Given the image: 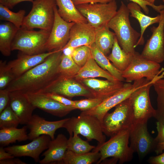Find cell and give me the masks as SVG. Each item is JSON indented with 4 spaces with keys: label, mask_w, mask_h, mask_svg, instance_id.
Listing matches in <instances>:
<instances>
[{
    "label": "cell",
    "mask_w": 164,
    "mask_h": 164,
    "mask_svg": "<svg viewBox=\"0 0 164 164\" xmlns=\"http://www.w3.org/2000/svg\"><path fill=\"white\" fill-rule=\"evenodd\" d=\"M51 138L46 135H42L26 144L14 145L4 148L15 157L29 156L36 162H39L40 154L47 149Z\"/></svg>",
    "instance_id": "cell-16"
},
{
    "label": "cell",
    "mask_w": 164,
    "mask_h": 164,
    "mask_svg": "<svg viewBox=\"0 0 164 164\" xmlns=\"http://www.w3.org/2000/svg\"><path fill=\"white\" fill-rule=\"evenodd\" d=\"M90 48L92 58L101 68L109 72L117 80L121 81L125 80L122 77V72L110 62L107 56L97 48L94 43Z\"/></svg>",
    "instance_id": "cell-31"
},
{
    "label": "cell",
    "mask_w": 164,
    "mask_h": 164,
    "mask_svg": "<svg viewBox=\"0 0 164 164\" xmlns=\"http://www.w3.org/2000/svg\"><path fill=\"white\" fill-rule=\"evenodd\" d=\"M50 33L44 30L35 31L21 28L13 40L12 50H18L29 55L45 53Z\"/></svg>",
    "instance_id": "cell-7"
},
{
    "label": "cell",
    "mask_w": 164,
    "mask_h": 164,
    "mask_svg": "<svg viewBox=\"0 0 164 164\" xmlns=\"http://www.w3.org/2000/svg\"><path fill=\"white\" fill-rule=\"evenodd\" d=\"M15 156L9 152H7L2 147L0 148V160L12 159Z\"/></svg>",
    "instance_id": "cell-49"
},
{
    "label": "cell",
    "mask_w": 164,
    "mask_h": 164,
    "mask_svg": "<svg viewBox=\"0 0 164 164\" xmlns=\"http://www.w3.org/2000/svg\"><path fill=\"white\" fill-rule=\"evenodd\" d=\"M129 14L127 5L121 1L119 9L107 25L114 31L122 49L127 53L133 54L140 33L132 26Z\"/></svg>",
    "instance_id": "cell-2"
},
{
    "label": "cell",
    "mask_w": 164,
    "mask_h": 164,
    "mask_svg": "<svg viewBox=\"0 0 164 164\" xmlns=\"http://www.w3.org/2000/svg\"><path fill=\"white\" fill-rule=\"evenodd\" d=\"M32 9L25 16L21 28L27 29H38L51 31L55 17L56 0H34Z\"/></svg>",
    "instance_id": "cell-6"
},
{
    "label": "cell",
    "mask_w": 164,
    "mask_h": 164,
    "mask_svg": "<svg viewBox=\"0 0 164 164\" xmlns=\"http://www.w3.org/2000/svg\"><path fill=\"white\" fill-rule=\"evenodd\" d=\"M34 0H0V4H2L9 9H12L15 6L20 2L29 1L32 2Z\"/></svg>",
    "instance_id": "cell-45"
},
{
    "label": "cell",
    "mask_w": 164,
    "mask_h": 164,
    "mask_svg": "<svg viewBox=\"0 0 164 164\" xmlns=\"http://www.w3.org/2000/svg\"><path fill=\"white\" fill-rule=\"evenodd\" d=\"M95 147L87 141L82 140L78 135L70 136L67 141V150L77 154H84L90 152Z\"/></svg>",
    "instance_id": "cell-36"
},
{
    "label": "cell",
    "mask_w": 164,
    "mask_h": 164,
    "mask_svg": "<svg viewBox=\"0 0 164 164\" xmlns=\"http://www.w3.org/2000/svg\"><path fill=\"white\" fill-rule=\"evenodd\" d=\"M157 135L154 138L157 144L164 141V123L157 121L156 122Z\"/></svg>",
    "instance_id": "cell-44"
},
{
    "label": "cell",
    "mask_w": 164,
    "mask_h": 164,
    "mask_svg": "<svg viewBox=\"0 0 164 164\" xmlns=\"http://www.w3.org/2000/svg\"><path fill=\"white\" fill-rule=\"evenodd\" d=\"M5 62L0 61V90L5 89L15 78L6 69Z\"/></svg>",
    "instance_id": "cell-40"
},
{
    "label": "cell",
    "mask_w": 164,
    "mask_h": 164,
    "mask_svg": "<svg viewBox=\"0 0 164 164\" xmlns=\"http://www.w3.org/2000/svg\"><path fill=\"white\" fill-rule=\"evenodd\" d=\"M76 6L87 22L95 29L107 25L117 11L116 1L107 3L84 4Z\"/></svg>",
    "instance_id": "cell-10"
},
{
    "label": "cell",
    "mask_w": 164,
    "mask_h": 164,
    "mask_svg": "<svg viewBox=\"0 0 164 164\" xmlns=\"http://www.w3.org/2000/svg\"><path fill=\"white\" fill-rule=\"evenodd\" d=\"M60 16L68 22L87 23L86 19L77 8L72 0H56Z\"/></svg>",
    "instance_id": "cell-26"
},
{
    "label": "cell",
    "mask_w": 164,
    "mask_h": 164,
    "mask_svg": "<svg viewBox=\"0 0 164 164\" xmlns=\"http://www.w3.org/2000/svg\"><path fill=\"white\" fill-rule=\"evenodd\" d=\"M75 6L84 4L107 3L116 0H72Z\"/></svg>",
    "instance_id": "cell-46"
},
{
    "label": "cell",
    "mask_w": 164,
    "mask_h": 164,
    "mask_svg": "<svg viewBox=\"0 0 164 164\" xmlns=\"http://www.w3.org/2000/svg\"><path fill=\"white\" fill-rule=\"evenodd\" d=\"M25 94L30 102L36 108L57 117H63L75 110L73 106L63 105L42 93Z\"/></svg>",
    "instance_id": "cell-19"
},
{
    "label": "cell",
    "mask_w": 164,
    "mask_h": 164,
    "mask_svg": "<svg viewBox=\"0 0 164 164\" xmlns=\"http://www.w3.org/2000/svg\"><path fill=\"white\" fill-rule=\"evenodd\" d=\"M162 1L163 2H164V0H162Z\"/></svg>",
    "instance_id": "cell-52"
},
{
    "label": "cell",
    "mask_w": 164,
    "mask_h": 164,
    "mask_svg": "<svg viewBox=\"0 0 164 164\" xmlns=\"http://www.w3.org/2000/svg\"><path fill=\"white\" fill-rule=\"evenodd\" d=\"M102 77L111 81L117 80L109 72L100 67L95 60L90 58L86 64L81 67L74 78L77 81L87 78Z\"/></svg>",
    "instance_id": "cell-25"
},
{
    "label": "cell",
    "mask_w": 164,
    "mask_h": 164,
    "mask_svg": "<svg viewBox=\"0 0 164 164\" xmlns=\"http://www.w3.org/2000/svg\"><path fill=\"white\" fill-rule=\"evenodd\" d=\"M151 81L143 78L134 81L132 84L125 83L119 90L104 100L99 104L89 110L82 111L81 113L94 116L102 123L104 116L109 110L128 98L136 90Z\"/></svg>",
    "instance_id": "cell-8"
},
{
    "label": "cell",
    "mask_w": 164,
    "mask_h": 164,
    "mask_svg": "<svg viewBox=\"0 0 164 164\" xmlns=\"http://www.w3.org/2000/svg\"><path fill=\"white\" fill-rule=\"evenodd\" d=\"M20 121L19 119L9 105L0 113V128H17Z\"/></svg>",
    "instance_id": "cell-37"
},
{
    "label": "cell",
    "mask_w": 164,
    "mask_h": 164,
    "mask_svg": "<svg viewBox=\"0 0 164 164\" xmlns=\"http://www.w3.org/2000/svg\"><path fill=\"white\" fill-rule=\"evenodd\" d=\"M108 25L95 29L94 44L97 48L107 56L113 46L115 34Z\"/></svg>",
    "instance_id": "cell-28"
},
{
    "label": "cell",
    "mask_w": 164,
    "mask_h": 164,
    "mask_svg": "<svg viewBox=\"0 0 164 164\" xmlns=\"http://www.w3.org/2000/svg\"><path fill=\"white\" fill-rule=\"evenodd\" d=\"M147 1L152 4H154L155 0H146Z\"/></svg>",
    "instance_id": "cell-51"
},
{
    "label": "cell",
    "mask_w": 164,
    "mask_h": 164,
    "mask_svg": "<svg viewBox=\"0 0 164 164\" xmlns=\"http://www.w3.org/2000/svg\"><path fill=\"white\" fill-rule=\"evenodd\" d=\"M103 100L96 97L88 98L87 99L75 101L73 106L74 109H78L82 111L91 109L101 103Z\"/></svg>",
    "instance_id": "cell-39"
},
{
    "label": "cell",
    "mask_w": 164,
    "mask_h": 164,
    "mask_svg": "<svg viewBox=\"0 0 164 164\" xmlns=\"http://www.w3.org/2000/svg\"><path fill=\"white\" fill-rule=\"evenodd\" d=\"M42 94L66 106H73L74 104L75 101L60 95L49 93Z\"/></svg>",
    "instance_id": "cell-42"
},
{
    "label": "cell",
    "mask_w": 164,
    "mask_h": 164,
    "mask_svg": "<svg viewBox=\"0 0 164 164\" xmlns=\"http://www.w3.org/2000/svg\"><path fill=\"white\" fill-rule=\"evenodd\" d=\"M71 56L76 63L81 67L92 57L90 47L83 46L74 48Z\"/></svg>",
    "instance_id": "cell-38"
},
{
    "label": "cell",
    "mask_w": 164,
    "mask_h": 164,
    "mask_svg": "<svg viewBox=\"0 0 164 164\" xmlns=\"http://www.w3.org/2000/svg\"><path fill=\"white\" fill-rule=\"evenodd\" d=\"M26 11L21 9L14 12L8 8L0 4V19L10 22L19 29L21 28L26 16Z\"/></svg>",
    "instance_id": "cell-34"
},
{
    "label": "cell",
    "mask_w": 164,
    "mask_h": 164,
    "mask_svg": "<svg viewBox=\"0 0 164 164\" xmlns=\"http://www.w3.org/2000/svg\"><path fill=\"white\" fill-rule=\"evenodd\" d=\"M159 13L158 26L151 28L152 35L141 54L147 59L160 63L164 61V9Z\"/></svg>",
    "instance_id": "cell-13"
},
{
    "label": "cell",
    "mask_w": 164,
    "mask_h": 164,
    "mask_svg": "<svg viewBox=\"0 0 164 164\" xmlns=\"http://www.w3.org/2000/svg\"><path fill=\"white\" fill-rule=\"evenodd\" d=\"M100 158L98 151L84 154H77L67 150L63 160L59 164H91L97 162Z\"/></svg>",
    "instance_id": "cell-30"
},
{
    "label": "cell",
    "mask_w": 164,
    "mask_h": 164,
    "mask_svg": "<svg viewBox=\"0 0 164 164\" xmlns=\"http://www.w3.org/2000/svg\"><path fill=\"white\" fill-rule=\"evenodd\" d=\"M29 55L21 52L16 59L6 63V69L15 78L44 61L54 52Z\"/></svg>",
    "instance_id": "cell-18"
},
{
    "label": "cell",
    "mask_w": 164,
    "mask_h": 164,
    "mask_svg": "<svg viewBox=\"0 0 164 164\" xmlns=\"http://www.w3.org/2000/svg\"><path fill=\"white\" fill-rule=\"evenodd\" d=\"M52 93L68 98L83 96L94 97L89 90L74 77L58 76L46 87L35 93Z\"/></svg>",
    "instance_id": "cell-12"
},
{
    "label": "cell",
    "mask_w": 164,
    "mask_h": 164,
    "mask_svg": "<svg viewBox=\"0 0 164 164\" xmlns=\"http://www.w3.org/2000/svg\"><path fill=\"white\" fill-rule=\"evenodd\" d=\"M18 158H12L0 160V164H26Z\"/></svg>",
    "instance_id": "cell-48"
},
{
    "label": "cell",
    "mask_w": 164,
    "mask_h": 164,
    "mask_svg": "<svg viewBox=\"0 0 164 164\" xmlns=\"http://www.w3.org/2000/svg\"><path fill=\"white\" fill-rule=\"evenodd\" d=\"M68 119L67 118L57 121H49L37 114L33 115L26 125L29 130L28 134V139L32 140L42 135H48L51 139H54L56 131L63 128L64 123Z\"/></svg>",
    "instance_id": "cell-17"
},
{
    "label": "cell",
    "mask_w": 164,
    "mask_h": 164,
    "mask_svg": "<svg viewBox=\"0 0 164 164\" xmlns=\"http://www.w3.org/2000/svg\"><path fill=\"white\" fill-rule=\"evenodd\" d=\"M81 67L78 65L72 58V56L63 53L58 66L59 76L65 77H74Z\"/></svg>",
    "instance_id": "cell-33"
},
{
    "label": "cell",
    "mask_w": 164,
    "mask_h": 164,
    "mask_svg": "<svg viewBox=\"0 0 164 164\" xmlns=\"http://www.w3.org/2000/svg\"><path fill=\"white\" fill-rule=\"evenodd\" d=\"M63 54L55 51L43 62L15 78L5 88L9 92L35 93L44 88L58 76V69Z\"/></svg>",
    "instance_id": "cell-1"
},
{
    "label": "cell",
    "mask_w": 164,
    "mask_h": 164,
    "mask_svg": "<svg viewBox=\"0 0 164 164\" xmlns=\"http://www.w3.org/2000/svg\"><path fill=\"white\" fill-rule=\"evenodd\" d=\"M10 92L6 89L0 90V113L9 105Z\"/></svg>",
    "instance_id": "cell-43"
},
{
    "label": "cell",
    "mask_w": 164,
    "mask_h": 164,
    "mask_svg": "<svg viewBox=\"0 0 164 164\" xmlns=\"http://www.w3.org/2000/svg\"><path fill=\"white\" fill-rule=\"evenodd\" d=\"M148 162L152 164H164V152L159 155L150 157Z\"/></svg>",
    "instance_id": "cell-47"
},
{
    "label": "cell",
    "mask_w": 164,
    "mask_h": 164,
    "mask_svg": "<svg viewBox=\"0 0 164 164\" xmlns=\"http://www.w3.org/2000/svg\"><path fill=\"white\" fill-rule=\"evenodd\" d=\"M63 128L67 130L70 136L80 134L88 141L94 139L98 144L105 142L106 137L103 132L101 122L92 115L81 113L77 117L68 118Z\"/></svg>",
    "instance_id": "cell-5"
},
{
    "label": "cell",
    "mask_w": 164,
    "mask_h": 164,
    "mask_svg": "<svg viewBox=\"0 0 164 164\" xmlns=\"http://www.w3.org/2000/svg\"><path fill=\"white\" fill-rule=\"evenodd\" d=\"M102 125L104 133L108 136L130 129L132 122L128 98L115 106L112 112L107 113L103 118Z\"/></svg>",
    "instance_id": "cell-11"
},
{
    "label": "cell",
    "mask_w": 164,
    "mask_h": 164,
    "mask_svg": "<svg viewBox=\"0 0 164 164\" xmlns=\"http://www.w3.org/2000/svg\"><path fill=\"white\" fill-rule=\"evenodd\" d=\"M87 88L94 97L103 101L119 90L124 84L118 80L111 81L87 78L78 81Z\"/></svg>",
    "instance_id": "cell-20"
},
{
    "label": "cell",
    "mask_w": 164,
    "mask_h": 164,
    "mask_svg": "<svg viewBox=\"0 0 164 164\" xmlns=\"http://www.w3.org/2000/svg\"><path fill=\"white\" fill-rule=\"evenodd\" d=\"M130 147L142 159L155 150L157 143L149 134L147 123L133 124L130 129Z\"/></svg>",
    "instance_id": "cell-14"
},
{
    "label": "cell",
    "mask_w": 164,
    "mask_h": 164,
    "mask_svg": "<svg viewBox=\"0 0 164 164\" xmlns=\"http://www.w3.org/2000/svg\"><path fill=\"white\" fill-rule=\"evenodd\" d=\"M129 134L130 129L121 130L111 136L108 141L98 144L93 150L99 151L100 154L97 164L110 157L117 160L120 164L131 161L134 152L128 146Z\"/></svg>",
    "instance_id": "cell-3"
},
{
    "label": "cell",
    "mask_w": 164,
    "mask_h": 164,
    "mask_svg": "<svg viewBox=\"0 0 164 164\" xmlns=\"http://www.w3.org/2000/svg\"><path fill=\"white\" fill-rule=\"evenodd\" d=\"M133 55L121 49L115 36L111 53L107 57L117 69L122 72L129 65Z\"/></svg>",
    "instance_id": "cell-29"
},
{
    "label": "cell",
    "mask_w": 164,
    "mask_h": 164,
    "mask_svg": "<svg viewBox=\"0 0 164 164\" xmlns=\"http://www.w3.org/2000/svg\"><path fill=\"white\" fill-rule=\"evenodd\" d=\"M19 29L9 22L0 24V51L4 56L10 55L12 43Z\"/></svg>",
    "instance_id": "cell-27"
},
{
    "label": "cell",
    "mask_w": 164,
    "mask_h": 164,
    "mask_svg": "<svg viewBox=\"0 0 164 164\" xmlns=\"http://www.w3.org/2000/svg\"><path fill=\"white\" fill-rule=\"evenodd\" d=\"M164 150V141L157 144L155 151L157 154H161Z\"/></svg>",
    "instance_id": "cell-50"
},
{
    "label": "cell",
    "mask_w": 164,
    "mask_h": 164,
    "mask_svg": "<svg viewBox=\"0 0 164 164\" xmlns=\"http://www.w3.org/2000/svg\"><path fill=\"white\" fill-rule=\"evenodd\" d=\"M9 105L21 125L27 124L33 115V111L36 108L24 94L18 92H10Z\"/></svg>",
    "instance_id": "cell-22"
},
{
    "label": "cell",
    "mask_w": 164,
    "mask_h": 164,
    "mask_svg": "<svg viewBox=\"0 0 164 164\" xmlns=\"http://www.w3.org/2000/svg\"><path fill=\"white\" fill-rule=\"evenodd\" d=\"M153 86L157 95V107L154 118L157 121L164 123V79H158Z\"/></svg>",
    "instance_id": "cell-35"
},
{
    "label": "cell",
    "mask_w": 164,
    "mask_h": 164,
    "mask_svg": "<svg viewBox=\"0 0 164 164\" xmlns=\"http://www.w3.org/2000/svg\"><path fill=\"white\" fill-rule=\"evenodd\" d=\"M130 16L136 19L139 22L140 27V36L135 47L138 45H142L144 43L143 35L145 31L149 26L155 23H159L160 16L152 17L147 15L141 11V8L136 3L131 2L127 4Z\"/></svg>",
    "instance_id": "cell-24"
},
{
    "label": "cell",
    "mask_w": 164,
    "mask_h": 164,
    "mask_svg": "<svg viewBox=\"0 0 164 164\" xmlns=\"http://www.w3.org/2000/svg\"><path fill=\"white\" fill-rule=\"evenodd\" d=\"M164 77V72L149 83L136 90L128 98L132 125L147 123L150 118L155 117L156 109L151 102L150 88L156 80Z\"/></svg>",
    "instance_id": "cell-4"
},
{
    "label": "cell",
    "mask_w": 164,
    "mask_h": 164,
    "mask_svg": "<svg viewBox=\"0 0 164 164\" xmlns=\"http://www.w3.org/2000/svg\"><path fill=\"white\" fill-rule=\"evenodd\" d=\"M132 2L137 4L139 5L143 10L145 14H148L149 12V9L148 6L152 7L154 10L159 12L162 10L164 9V5H156L154 4H152L146 0H129Z\"/></svg>",
    "instance_id": "cell-41"
},
{
    "label": "cell",
    "mask_w": 164,
    "mask_h": 164,
    "mask_svg": "<svg viewBox=\"0 0 164 164\" xmlns=\"http://www.w3.org/2000/svg\"><path fill=\"white\" fill-rule=\"evenodd\" d=\"M75 23L64 20L55 9L54 22L46 45L48 52L62 50L70 39V29Z\"/></svg>",
    "instance_id": "cell-15"
},
{
    "label": "cell",
    "mask_w": 164,
    "mask_h": 164,
    "mask_svg": "<svg viewBox=\"0 0 164 164\" xmlns=\"http://www.w3.org/2000/svg\"><path fill=\"white\" fill-rule=\"evenodd\" d=\"M95 36V29L88 23H75L70 30L69 41L64 48L90 47L94 43Z\"/></svg>",
    "instance_id": "cell-21"
},
{
    "label": "cell",
    "mask_w": 164,
    "mask_h": 164,
    "mask_svg": "<svg viewBox=\"0 0 164 164\" xmlns=\"http://www.w3.org/2000/svg\"><path fill=\"white\" fill-rule=\"evenodd\" d=\"M27 128L26 125L20 128L13 127L0 129V145H6L17 141L21 142L28 139Z\"/></svg>",
    "instance_id": "cell-32"
},
{
    "label": "cell",
    "mask_w": 164,
    "mask_h": 164,
    "mask_svg": "<svg viewBox=\"0 0 164 164\" xmlns=\"http://www.w3.org/2000/svg\"><path fill=\"white\" fill-rule=\"evenodd\" d=\"M67 140L62 134H58L55 138L51 139L47 150L42 155L44 157L39 161V163L59 164L63 160L67 150Z\"/></svg>",
    "instance_id": "cell-23"
},
{
    "label": "cell",
    "mask_w": 164,
    "mask_h": 164,
    "mask_svg": "<svg viewBox=\"0 0 164 164\" xmlns=\"http://www.w3.org/2000/svg\"><path fill=\"white\" fill-rule=\"evenodd\" d=\"M160 63L147 59L135 52L127 68L122 72L126 81L130 82L143 78L152 80L164 70H160Z\"/></svg>",
    "instance_id": "cell-9"
}]
</instances>
